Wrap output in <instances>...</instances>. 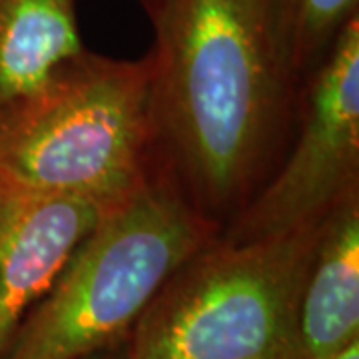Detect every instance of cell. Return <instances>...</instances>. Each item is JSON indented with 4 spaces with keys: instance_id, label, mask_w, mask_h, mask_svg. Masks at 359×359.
Instances as JSON below:
<instances>
[{
    "instance_id": "obj_10",
    "label": "cell",
    "mask_w": 359,
    "mask_h": 359,
    "mask_svg": "<svg viewBox=\"0 0 359 359\" xmlns=\"http://www.w3.org/2000/svg\"><path fill=\"white\" fill-rule=\"evenodd\" d=\"M126 341H128V339H126ZM126 341H124V344H120V346L108 347V349H102V351L90 353V355H86V358H80V359H130Z\"/></svg>"
},
{
    "instance_id": "obj_1",
    "label": "cell",
    "mask_w": 359,
    "mask_h": 359,
    "mask_svg": "<svg viewBox=\"0 0 359 359\" xmlns=\"http://www.w3.org/2000/svg\"><path fill=\"white\" fill-rule=\"evenodd\" d=\"M148 13L160 160L222 231L268 176L299 86L271 0H156Z\"/></svg>"
},
{
    "instance_id": "obj_7",
    "label": "cell",
    "mask_w": 359,
    "mask_h": 359,
    "mask_svg": "<svg viewBox=\"0 0 359 359\" xmlns=\"http://www.w3.org/2000/svg\"><path fill=\"white\" fill-rule=\"evenodd\" d=\"M359 339V194L321 222L297 309L302 359H327Z\"/></svg>"
},
{
    "instance_id": "obj_11",
    "label": "cell",
    "mask_w": 359,
    "mask_h": 359,
    "mask_svg": "<svg viewBox=\"0 0 359 359\" xmlns=\"http://www.w3.org/2000/svg\"><path fill=\"white\" fill-rule=\"evenodd\" d=\"M327 359H359V339L358 341H353V344H349L346 349H341V351H337L335 355Z\"/></svg>"
},
{
    "instance_id": "obj_9",
    "label": "cell",
    "mask_w": 359,
    "mask_h": 359,
    "mask_svg": "<svg viewBox=\"0 0 359 359\" xmlns=\"http://www.w3.org/2000/svg\"><path fill=\"white\" fill-rule=\"evenodd\" d=\"M271 6L283 58L297 84L308 80L347 22L359 16V0H271Z\"/></svg>"
},
{
    "instance_id": "obj_6",
    "label": "cell",
    "mask_w": 359,
    "mask_h": 359,
    "mask_svg": "<svg viewBox=\"0 0 359 359\" xmlns=\"http://www.w3.org/2000/svg\"><path fill=\"white\" fill-rule=\"evenodd\" d=\"M110 208L0 184V359L26 313Z\"/></svg>"
},
{
    "instance_id": "obj_4",
    "label": "cell",
    "mask_w": 359,
    "mask_h": 359,
    "mask_svg": "<svg viewBox=\"0 0 359 359\" xmlns=\"http://www.w3.org/2000/svg\"><path fill=\"white\" fill-rule=\"evenodd\" d=\"M320 230L210 240L142 311L130 359H302L297 309Z\"/></svg>"
},
{
    "instance_id": "obj_8",
    "label": "cell",
    "mask_w": 359,
    "mask_h": 359,
    "mask_svg": "<svg viewBox=\"0 0 359 359\" xmlns=\"http://www.w3.org/2000/svg\"><path fill=\"white\" fill-rule=\"evenodd\" d=\"M84 50L74 0H0V122Z\"/></svg>"
},
{
    "instance_id": "obj_3",
    "label": "cell",
    "mask_w": 359,
    "mask_h": 359,
    "mask_svg": "<svg viewBox=\"0 0 359 359\" xmlns=\"http://www.w3.org/2000/svg\"><path fill=\"white\" fill-rule=\"evenodd\" d=\"M164 166L150 60L84 50L0 122V184L116 205Z\"/></svg>"
},
{
    "instance_id": "obj_2",
    "label": "cell",
    "mask_w": 359,
    "mask_h": 359,
    "mask_svg": "<svg viewBox=\"0 0 359 359\" xmlns=\"http://www.w3.org/2000/svg\"><path fill=\"white\" fill-rule=\"evenodd\" d=\"M218 233L162 166L84 238L2 359H80L124 344L170 273Z\"/></svg>"
},
{
    "instance_id": "obj_5",
    "label": "cell",
    "mask_w": 359,
    "mask_h": 359,
    "mask_svg": "<svg viewBox=\"0 0 359 359\" xmlns=\"http://www.w3.org/2000/svg\"><path fill=\"white\" fill-rule=\"evenodd\" d=\"M353 194H359V16L306 80L287 160L218 236L252 242L318 226Z\"/></svg>"
},
{
    "instance_id": "obj_12",
    "label": "cell",
    "mask_w": 359,
    "mask_h": 359,
    "mask_svg": "<svg viewBox=\"0 0 359 359\" xmlns=\"http://www.w3.org/2000/svg\"><path fill=\"white\" fill-rule=\"evenodd\" d=\"M142 2H144V6H146V8H148V6H150V4H152V2H156V0H142Z\"/></svg>"
}]
</instances>
